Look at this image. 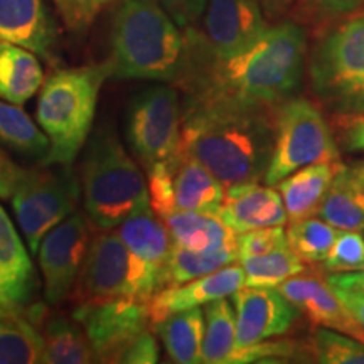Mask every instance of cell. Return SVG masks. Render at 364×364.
I'll return each mask as SVG.
<instances>
[{
    "mask_svg": "<svg viewBox=\"0 0 364 364\" xmlns=\"http://www.w3.org/2000/svg\"><path fill=\"white\" fill-rule=\"evenodd\" d=\"M0 307H4L9 312L17 314V307L12 304L11 295H9V290H7V285L2 279V273H0Z\"/></svg>",
    "mask_w": 364,
    "mask_h": 364,
    "instance_id": "7dc6e473",
    "label": "cell"
},
{
    "mask_svg": "<svg viewBox=\"0 0 364 364\" xmlns=\"http://www.w3.org/2000/svg\"><path fill=\"white\" fill-rule=\"evenodd\" d=\"M339 230L321 216H309L290 223L287 230L289 248L306 263L324 262Z\"/></svg>",
    "mask_w": 364,
    "mask_h": 364,
    "instance_id": "d6a6232c",
    "label": "cell"
},
{
    "mask_svg": "<svg viewBox=\"0 0 364 364\" xmlns=\"http://www.w3.org/2000/svg\"><path fill=\"white\" fill-rule=\"evenodd\" d=\"M238 263L243 267L247 287L277 289L285 280L306 272V262L297 257L289 247L273 250L265 255L243 257L240 258Z\"/></svg>",
    "mask_w": 364,
    "mask_h": 364,
    "instance_id": "1f68e13d",
    "label": "cell"
},
{
    "mask_svg": "<svg viewBox=\"0 0 364 364\" xmlns=\"http://www.w3.org/2000/svg\"><path fill=\"white\" fill-rule=\"evenodd\" d=\"M312 349L318 363L364 364V343L344 332L318 327L314 334Z\"/></svg>",
    "mask_w": 364,
    "mask_h": 364,
    "instance_id": "836d02e7",
    "label": "cell"
},
{
    "mask_svg": "<svg viewBox=\"0 0 364 364\" xmlns=\"http://www.w3.org/2000/svg\"><path fill=\"white\" fill-rule=\"evenodd\" d=\"M277 289L299 309V312L306 314L314 326L344 332L364 343V329L354 321L327 280L299 273Z\"/></svg>",
    "mask_w": 364,
    "mask_h": 364,
    "instance_id": "2e32d148",
    "label": "cell"
},
{
    "mask_svg": "<svg viewBox=\"0 0 364 364\" xmlns=\"http://www.w3.org/2000/svg\"><path fill=\"white\" fill-rule=\"evenodd\" d=\"M343 142L351 152H364V113L363 115L339 117Z\"/></svg>",
    "mask_w": 364,
    "mask_h": 364,
    "instance_id": "60d3db41",
    "label": "cell"
},
{
    "mask_svg": "<svg viewBox=\"0 0 364 364\" xmlns=\"http://www.w3.org/2000/svg\"><path fill=\"white\" fill-rule=\"evenodd\" d=\"M159 361V346L156 339V331L150 329L144 331L142 334L125 349L124 356L120 358V363L130 364H154Z\"/></svg>",
    "mask_w": 364,
    "mask_h": 364,
    "instance_id": "ab89813d",
    "label": "cell"
},
{
    "mask_svg": "<svg viewBox=\"0 0 364 364\" xmlns=\"http://www.w3.org/2000/svg\"><path fill=\"white\" fill-rule=\"evenodd\" d=\"M44 339L43 363L88 364L95 363V353L88 336L75 317H53L41 332Z\"/></svg>",
    "mask_w": 364,
    "mask_h": 364,
    "instance_id": "4316f807",
    "label": "cell"
},
{
    "mask_svg": "<svg viewBox=\"0 0 364 364\" xmlns=\"http://www.w3.org/2000/svg\"><path fill=\"white\" fill-rule=\"evenodd\" d=\"M83 204L91 225L110 231L140 208L149 206V188L136 164L110 129L90 140L81 164Z\"/></svg>",
    "mask_w": 364,
    "mask_h": 364,
    "instance_id": "5b68a950",
    "label": "cell"
},
{
    "mask_svg": "<svg viewBox=\"0 0 364 364\" xmlns=\"http://www.w3.org/2000/svg\"><path fill=\"white\" fill-rule=\"evenodd\" d=\"M238 258V248L218 250V252H193V250L174 243V250H172L169 262L164 270L162 289L209 275L230 263H236Z\"/></svg>",
    "mask_w": 364,
    "mask_h": 364,
    "instance_id": "f546056e",
    "label": "cell"
},
{
    "mask_svg": "<svg viewBox=\"0 0 364 364\" xmlns=\"http://www.w3.org/2000/svg\"><path fill=\"white\" fill-rule=\"evenodd\" d=\"M56 36V24L44 0H0V41L51 59Z\"/></svg>",
    "mask_w": 364,
    "mask_h": 364,
    "instance_id": "ac0fdd59",
    "label": "cell"
},
{
    "mask_svg": "<svg viewBox=\"0 0 364 364\" xmlns=\"http://www.w3.org/2000/svg\"><path fill=\"white\" fill-rule=\"evenodd\" d=\"M53 2L71 33H85L97 21L105 7L120 0H53Z\"/></svg>",
    "mask_w": 364,
    "mask_h": 364,
    "instance_id": "8d00e7d4",
    "label": "cell"
},
{
    "mask_svg": "<svg viewBox=\"0 0 364 364\" xmlns=\"http://www.w3.org/2000/svg\"><path fill=\"white\" fill-rule=\"evenodd\" d=\"M162 289L161 273L135 257L117 231H107L91 241L73 287L76 306L107 302L115 299H150Z\"/></svg>",
    "mask_w": 364,
    "mask_h": 364,
    "instance_id": "52a82bcc",
    "label": "cell"
},
{
    "mask_svg": "<svg viewBox=\"0 0 364 364\" xmlns=\"http://www.w3.org/2000/svg\"><path fill=\"white\" fill-rule=\"evenodd\" d=\"M73 317L85 329L98 363H120L125 349L152 327L149 302L139 299L76 306Z\"/></svg>",
    "mask_w": 364,
    "mask_h": 364,
    "instance_id": "8fae6325",
    "label": "cell"
},
{
    "mask_svg": "<svg viewBox=\"0 0 364 364\" xmlns=\"http://www.w3.org/2000/svg\"><path fill=\"white\" fill-rule=\"evenodd\" d=\"M115 230L139 260L161 273L164 285V270L174 250V240L166 221L157 216L149 204L125 218Z\"/></svg>",
    "mask_w": 364,
    "mask_h": 364,
    "instance_id": "d6986e66",
    "label": "cell"
},
{
    "mask_svg": "<svg viewBox=\"0 0 364 364\" xmlns=\"http://www.w3.org/2000/svg\"><path fill=\"white\" fill-rule=\"evenodd\" d=\"M273 105L231 97H189L182 107L181 152L225 188L265 179L275 144Z\"/></svg>",
    "mask_w": 364,
    "mask_h": 364,
    "instance_id": "7a4b0ae2",
    "label": "cell"
},
{
    "mask_svg": "<svg viewBox=\"0 0 364 364\" xmlns=\"http://www.w3.org/2000/svg\"><path fill=\"white\" fill-rule=\"evenodd\" d=\"M324 265L334 273L364 270V238L361 231L339 230Z\"/></svg>",
    "mask_w": 364,
    "mask_h": 364,
    "instance_id": "d590c367",
    "label": "cell"
},
{
    "mask_svg": "<svg viewBox=\"0 0 364 364\" xmlns=\"http://www.w3.org/2000/svg\"><path fill=\"white\" fill-rule=\"evenodd\" d=\"M172 240L193 252H218L238 248V233L231 230L216 213L179 211L164 218Z\"/></svg>",
    "mask_w": 364,
    "mask_h": 364,
    "instance_id": "44dd1931",
    "label": "cell"
},
{
    "mask_svg": "<svg viewBox=\"0 0 364 364\" xmlns=\"http://www.w3.org/2000/svg\"><path fill=\"white\" fill-rule=\"evenodd\" d=\"M336 294L339 295V299L343 300V304L348 309L349 314L354 317V321L364 329V295L348 292V290L334 289Z\"/></svg>",
    "mask_w": 364,
    "mask_h": 364,
    "instance_id": "ee69618b",
    "label": "cell"
},
{
    "mask_svg": "<svg viewBox=\"0 0 364 364\" xmlns=\"http://www.w3.org/2000/svg\"><path fill=\"white\" fill-rule=\"evenodd\" d=\"M316 216L338 230H364V177L354 166H344L322 199Z\"/></svg>",
    "mask_w": 364,
    "mask_h": 364,
    "instance_id": "7402d4cb",
    "label": "cell"
},
{
    "mask_svg": "<svg viewBox=\"0 0 364 364\" xmlns=\"http://www.w3.org/2000/svg\"><path fill=\"white\" fill-rule=\"evenodd\" d=\"M182 31L193 27L206 12L208 0H156Z\"/></svg>",
    "mask_w": 364,
    "mask_h": 364,
    "instance_id": "f35d334b",
    "label": "cell"
},
{
    "mask_svg": "<svg viewBox=\"0 0 364 364\" xmlns=\"http://www.w3.org/2000/svg\"><path fill=\"white\" fill-rule=\"evenodd\" d=\"M339 154L326 118L306 98H287L275 108V144L265 174L277 186L292 172L322 161H338Z\"/></svg>",
    "mask_w": 364,
    "mask_h": 364,
    "instance_id": "ba28073f",
    "label": "cell"
},
{
    "mask_svg": "<svg viewBox=\"0 0 364 364\" xmlns=\"http://www.w3.org/2000/svg\"><path fill=\"white\" fill-rule=\"evenodd\" d=\"M176 208L179 211L216 213L226 188L201 162L181 152L174 167Z\"/></svg>",
    "mask_w": 364,
    "mask_h": 364,
    "instance_id": "603a6c76",
    "label": "cell"
},
{
    "mask_svg": "<svg viewBox=\"0 0 364 364\" xmlns=\"http://www.w3.org/2000/svg\"><path fill=\"white\" fill-rule=\"evenodd\" d=\"M216 215L238 235L257 228L284 226L289 221L279 189L258 182L228 186Z\"/></svg>",
    "mask_w": 364,
    "mask_h": 364,
    "instance_id": "e0dca14e",
    "label": "cell"
},
{
    "mask_svg": "<svg viewBox=\"0 0 364 364\" xmlns=\"http://www.w3.org/2000/svg\"><path fill=\"white\" fill-rule=\"evenodd\" d=\"M354 169H356V171L359 172V174H361V176L364 177V161L354 164Z\"/></svg>",
    "mask_w": 364,
    "mask_h": 364,
    "instance_id": "c3c4849f",
    "label": "cell"
},
{
    "mask_svg": "<svg viewBox=\"0 0 364 364\" xmlns=\"http://www.w3.org/2000/svg\"><path fill=\"white\" fill-rule=\"evenodd\" d=\"M306 33L292 22L268 27L257 43L233 56H218L203 33L186 29L179 80L189 97H231L279 105L295 93L306 66Z\"/></svg>",
    "mask_w": 364,
    "mask_h": 364,
    "instance_id": "6da1fadb",
    "label": "cell"
},
{
    "mask_svg": "<svg viewBox=\"0 0 364 364\" xmlns=\"http://www.w3.org/2000/svg\"><path fill=\"white\" fill-rule=\"evenodd\" d=\"M339 161H322L302 167L275 186L284 199L289 223L316 216L331 182L343 169Z\"/></svg>",
    "mask_w": 364,
    "mask_h": 364,
    "instance_id": "ffe728a7",
    "label": "cell"
},
{
    "mask_svg": "<svg viewBox=\"0 0 364 364\" xmlns=\"http://www.w3.org/2000/svg\"><path fill=\"white\" fill-rule=\"evenodd\" d=\"M91 241L90 225L81 213H73L41 241L36 255L49 306H58L71 295Z\"/></svg>",
    "mask_w": 364,
    "mask_h": 364,
    "instance_id": "7c38bea8",
    "label": "cell"
},
{
    "mask_svg": "<svg viewBox=\"0 0 364 364\" xmlns=\"http://www.w3.org/2000/svg\"><path fill=\"white\" fill-rule=\"evenodd\" d=\"M44 339L17 314L0 316V364L43 363Z\"/></svg>",
    "mask_w": 364,
    "mask_h": 364,
    "instance_id": "4dcf8cb0",
    "label": "cell"
},
{
    "mask_svg": "<svg viewBox=\"0 0 364 364\" xmlns=\"http://www.w3.org/2000/svg\"><path fill=\"white\" fill-rule=\"evenodd\" d=\"M204 327H206L204 309L194 307L172 314L154 326V331L161 338L171 361L177 364H196L201 363Z\"/></svg>",
    "mask_w": 364,
    "mask_h": 364,
    "instance_id": "484cf974",
    "label": "cell"
},
{
    "mask_svg": "<svg viewBox=\"0 0 364 364\" xmlns=\"http://www.w3.org/2000/svg\"><path fill=\"white\" fill-rule=\"evenodd\" d=\"M241 287H245L243 267L230 263L209 275L161 289L149 302L150 326L154 329V326L172 314L203 307L215 300L231 297Z\"/></svg>",
    "mask_w": 364,
    "mask_h": 364,
    "instance_id": "9a60e30c",
    "label": "cell"
},
{
    "mask_svg": "<svg viewBox=\"0 0 364 364\" xmlns=\"http://www.w3.org/2000/svg\"><path fill=\"white\" fill-rule=\"evenodd\" d=\"M6 314H14V312H9L4 307H0V316H6Z\"/></svg>",
    "mask_w": 364,
    "mask_h": 364,
    "instance_id": "681fc988",
    "label": "cell"
},
{
    "mask_svg": "<svg viewBox=\"0 0 364 364\" xmlns=\"http://www.w3.org/2000/svg\"><path fill=\"white\" fill-rule=\"evenodd\" d=\"M43 83L44 71L38 54L0 41V98L24 105L38 93Z\"/></svg>",
    "mask_w": 364,
    "mask_h": 364,
    "instance_id": "d4e9b609",
    "label": "cell"
},
{
    "mask_svg": "<svg viewBox=\"0 0 364 364\" xmlns=\"http://www.w3.org/2000/svg\"><path fill=\"white\" fill-rule=\"evenodd\" d=\"M260 4V7L270 16H277V14L284 12L287 7L290 6L292 0H257Z\"/></svg>",
    "mask_w": 364,
    "mask_h": 364,
    "instance_id": "bcb514c9",
    "label": "cell"
},
{
    "mask_svg": "<svg viewBox=\"0 0 364 364\" xmlns=\"http://www.w3.org/2000/svg\"><path fill=\"white\" fill-rule=\"evenodd\" d=\"M182 108L174 86L156 85L136 93L127 115V139L147 169L164 161L176 167L181 157Z\"/></svg>",
    "mask_w": 364,
    "mask_h": 364,
    "instance_id": "30bf717a",
    "label": "cell"
},
{
    "mask_svg": "<svg viewBox=\"0 0 364 364\" xmlns=\"http://www.w3.org/2000/svg\"><path fill=\"white\" fill-rule=\"evenodd\" d=\"M268 24L257 0H208L204 39L218 56H233L257 43Z\"/></svg>",
    "mask_w": 364,
    "mask_h": 364,
    "instance_id": "5bb4252c",
    "label": "cell"
},
{
    "mask_svg": "<svg viewBox=\"0 0 364 364\" xmlns=\"http://www.w3.org/2000/svg\"><path fill=\"white\" fill-rule=\"evenodd\" d=\"M316 6L327 14H348L364 6V0H314Z\"/></svg>",
    "mask_w": 364,
    "mask_h": 364,
    "instance_id": "f6af8a7d",
    "label": "cell"
},
{
    "mask_svg": "<svg viewBox=\"0 0 364 364\" xmlns=\"http://www.w3.org/2000/svg\"><path fill=\"white\" fill-rule=\"evenodd\" d=\"M285 247H289V240H287V231L284 230V226L257 228V230H250L238 235L240 258L265 255L273 252V250Z\"/></svg>",
    "mask_w": 364,
    "mask_h": 364,
    "instance_id": "74e56055",
    "label": "cell"
},
{
    "mask_svg": "<svg viewBox=\"0 0 364 364\" xmlns=\"http://www.w3.org/2000/svg\"><path fill=\"white\" fill-rule=\"evenodd\" d=\"M112 24V76L176 83L186 59V33L156 0H120Z\"/></svg>",
    "mask_w": 364,
    "mask_h": 364,
    "instance_id": "3957f363",
    "label": "cell"
},
{
    "mask_svg": "<svg viewBox=\"0 0 364 364\" xmlns=\"http://www.w3.org/2000/svg\"><path fill=\"white\" fill-rule=\"evenodd\" d=\"M204 341L201 363L230 364L235 361L236 351V312L233 302L220 299L204 306Z\"/></svg>",
    "mask_w": 364,
    "mask_h": 364,
    "instance_id": "83f0119b",
    "label": "cell"
},
{
    "mask_svg": "<svg viewBox=\"0 0 364 364\" xmlns=\"http://www.w3.org/2000/svg\"><path fill=\"white\" fill-rule=\"evenodd\" d=\"M314 93L331 112L364 113V12L329 31L311 56Z\"/></svg>",
    "mask_w": 364,
    "mask_h": 364,
    "instance_id": "8992f818",
    "label": "cell"
},
{
    "mask_svg": "<svg viewBox=\"0 0 364 364\" xmlns=\"http://www.w3.org/2000/svg\"><path fill=\"white\" fill-rule=\"evenodd\" d=\"M26 174V169L12 162L6 154L0 150V198L9 199L12 198L14 191L17 189L22 177Z\"/></svg>",
    "mask_w": 364,
    "mask_h": 364,
    "instance_id": "b9f144b4",
    "label": "cell"
},
{
    "mask_svg": "<svg viewBox=\"0 0 364 364\" xmlns=\"http://www.w3.org/2000/svg\"><path fill=\"white\" fill-rule=\"evenodd\" d=\"M0 273L14 306L17 309L26 306L33 299L38 282L29 255L2 206H0Z\"/></svg>",
    "mask_w": 364,
    "mask_h": 364,
    "instance_id": "cb8c5ba5",
    "label": "cell"
},
{
    "mask_svg": "<svg viewBox=\"0 0 364 364\" xmlns=\"http://www.w3.org/2000/svg\"><path fill=\"white\" fill-rule=\"evenodd\" d=\"M327 282H329L332 289H341L348 290V292L364 295V270L332 273Z\"/></svg>",
    "mask_w": 364,
    "mask_h": 364,
    "instance_id": "7bdbcfd3",
    "label": "cell"
},
{
    "mask_svg": "<svg viewBox=\"0 0 364 364\" xmlns=\"http://www.w3.org/2000/svg\"><path fill=\"white\" fill-rule=\"evenodd\" d=\"M0 144L26 157H43L49 152V139L21 105L0 98Z\"/></svg>",
    "mask_w": 364,
    "mask_h": 364,
    "instance_id": "f1b7e54d",
    "label": "cell"
},
{
    "mask_svg": "<svg viewBox=\"0 0 364 364\" xmlns=\"http://www.w3.org/2000/svg\"><path fill=\"white\" fill-rule=\"evenodd\" d=\"M147 188L150 208L162 220L176 211V188L174 166L169 162H154L147 169Z\"/></svg>",
    "mask_w": 364,
    "mask_h": 364,
    "instance_id": "e575fe53",
    "label": "cell"
},
{
    "mask_svg": "<svg viewBox=\"0 0 364 364\" xmlns=\"http://www.w3.org/2000/svg\"><path fill=\"white\" fill-rule=\"evenodd\" d=\"M231 302L236 312L238 351L285 334L299 317V309L272 287L245 285L231 295Z\"/></svg>",
    "mask_w": 364,
    "mask_h": 364,
    "instance_id": "4fadbf2b",
    "label": "cell"
},
{
    "mask_svg": "<svg viewBox=\"0 0 364 364\" xmlns=\"http://www.w3.org/2000/svg\"><path fill=\"white\" fill-rule=\"evenodd\" d=\"M81 194V182L71 166L26 171L11 199L31 252L38 253L44 236L75 213Z\"/></svg>",
    "mask_w": 364,
    "mask_h": 364,
    "instance_id": "9c48e42d",
    "label": "cell"
},
{
    "mask_svg": "<svg viewBox=\"0 0 364 364\" xmlns=\"http://www.w3.org/2000/svg\"><path fill=\"white\" fill-rule=\"evenodd\" d=\"M112 76L110 63L66 68L49 75L41 86L38 124L49 139L44 166H71L88 139L98 95Z\"/></svg>",
    "mask_w": 364,
    "mask_h": 364,
    "instance_id": "277c9868",
    "label": "cell"
}]
</instances>
